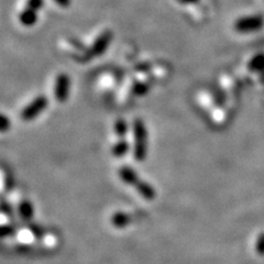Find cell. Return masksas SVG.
<instances>
[{
	"mask_svg": "<svg viewBox=\"0 0 264 264\" xmlns=\"http://www.w3.org/2000/svg\"><path fill=\"white\" fill-rule=\"evenodd\" d=\"M133 157L137 162H143L148 153V130L143 120L137 118L132 124Z\"/></svg>",
	"mask_w": 264,
	"mask_h": 264,
	"instance_id": "1",
	"label": "cell"
},
{
	"mask_svg": "<svg viewBox=\"0 0 264 264\" xmlns=\"http://www.w3.org/2000/svg\"><path fill=\"white\" fill-rule=\"evenodd\" d=\"M47 105H49V99L44 95H40L23 108L20 113V117L23 121H31L38 118L40 113L46 109Z\"/></svg>",
	"mask_w": 264,
	"mask_h": 264,
	"instance_id": "2",
	"label": "cell"
},
{
	"mask_svg": "<svg viewBox=\"0 0 264 264\" xmlns=\"http://www.w3.org/2000/svg\"><path fill=\"white\" fill-rule=\"evenodd\" d=\"M71 79L65 73H61L55 78L54 83V97L58 103H65L69 99Z\"/></svg>",
	"mask_w": 264,
	"mask_h": 264,
	"instance_id": "3",
	"label": "cell"
},
{
	"mask_svg": "<svg viewBox=\"0 0 264 264\" xmlns=\"http://www.w3.org/2000/svg\"><path fill=\"white\" fill-rule=\"evenodd\" d=\"M264 25V20L262 17H248L240 19L238 22L236 23V29L240 32H251L258 31Z\"/></svg>",
	"mask_w": 264,
	"mask_h": 264,
	"instance_id": "4",
	"label": "cell"
},
{
	"mask_svg": "<svg viewBox=\"0 0 264 264\" xmlns=\"http://www.w3.org/2000/svg\"><path fill=\"white\" fill-rule=\"evenodd\" d=\"M118 175H119V179L123 181L125 184L129 185V186L134 187V185L140 181L137 172H135L133 168L130 167L129 165L121 166L118 171Z\"/></svg>",
	"mask_w": 264,
	"mask_h": 264,
	"instance_id": "5",
	"label": "cell"
},
{
	"mask_svg": "<svg viewBox=\"0 0 264 264\" xmlns=\"http://www.w3.org/2000/svg\"><path fill=\"white\" fill-rule=\"evenodd\" d=\"M135 191L138 192V194L141 196L142 198H144L145 200H153L157 197V192H155L154 187L143 180H140L137 184L134 185Z\"/></svg>",
	"mask_w": 264,
	"mask_h": 264,
	"instance_id": "6",
	"label": "cell"
},
{
	"mask_svg": "<svg viewBox=\"0 0 264 264\" xmlns=\"http://www.w3.org/2000/svg\"><path fill=\"white\" fill-rule=\"evenodd\" d=\"M109 41H110V35H107L106 33V35L99 37L92 46L91 53L95 56H100L101 54L106 51L108 44H109Z\"/></svg>",
	"mask_w": 264,
	"mask_h": 264,
	"instance_id": "7",
	"label": "cell"
},
{
	"mask_svg": "<svg viewBox=\"0 0 264 264\" xmlns=\"http://www.w3.org/2000/svg\"><path fill=\"white\" fill-rule=\"evenodd\" d=\"M129 143L125 139H117V141H114V143L111 146V154L114 158H123L129 151Z\"/></svg>",
	"mask_w": 264,
	"mask_h": 264,
	"instance_id": "8",
	"label": "cell"
},
{
	"mask_svg": "<svg viewBox=\"0 0 264 264\" xmlns=\"http://www.w3.org/2000/svg\"><path fill=\"white\" fill-rule=\"evenodd\" d=\"M130 221H131V218H130L129 214H127L125 212L113 213L110 218L111 225L116 228H125L126 226L129 225Z\"/></svg>",
	"mask_w": 264,
	"mask_h": 264,
	"instance_id": "9",
	"label": "cell"
},
{
	"mask_svg": "<svg viewBox=\"0 0 264 264\" xmlns=\"http://www.w3.org/2000/svg\"><path fill=\"white\" fill-rule=\"evenodd\" d=\"M18 213L23 220H30L33 217V206L28 199H23L19 202Z\"/></svg>",
	"mask_w": 264,
	"mask_h": 264,
	"instance_id": "10",
	"label": "cell"
},
{
	"mask_svg": "<svg viewBox=\"0 0 264 264\" xmlns=\"http://www.w3.org/2000/svg\"><path fill=\"white\" fill-rule=\"evenodd\" d=\"M129 130V127H128L127 121L123 118H119L113 124V133L116 134L117 139H125L126 135Z\"/></svg>",
	"mask_w": 264,
	"mask_h": 264,
	"instance_id": "11",
	"label": "cell"
},
{
	"mask_svg": "<svg viewBox=\"0 0 264 264\" xmlns=\"http://www.w3.org/2000/svg\"><path fill=\"white\" fill-rule=\"evenodd\" d=\"M149 90H150V87L143 79H137L131 87V92L135 96H143L149 92Z\"/></svg>",
	"mask_w": 264,
	"mask_h": 264,
	"instance_id": "12",
	"label": "cell"
},
{
	"mask_svg": "<svg viewBox=\"0 0 264 264\" xmlns=\"http://www.w3.org/2000/svg\"><path fill=\"white\" fill-rule=\"evenodd\" d=\"M249 69L252 71H260L264 69V55L263 54H259L255 55L249 63Z\"/></svg>",
	"mask_w": 264,
	"mask_h": 264,
	"instance_id": "13",
	"label": "cell"
},
{
	"mask_svg": "<svg viewBox=\"0 0 264 264\" xmlns=\"http://www.w3.org/2000/svg\"><path fill=\"white\" fill-rule=\"evenodd\" d=\"M10 128V120L9 118L6 116V114H3L2 116V131L6 132Z\"/></svg>",
	"mask_w": 264,
	"mask_h": 264,
	"instance_id": "14",
	"label": "cell"
}]
</instances>
